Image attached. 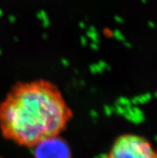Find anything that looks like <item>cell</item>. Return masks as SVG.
<instances>
[{
    "mask_svg": "<svg viewBox=\"0 0 157 158\" xmlns=\"http://www.w3.org/2000/svg\"><path fill=\"white\" fill-rule=\"evenodd\" d=\"M73 112L60 89L49 80L18 82L0 103V130L6 140L34 148L60 136Z\"/></svg>",
    "mask_w": 157,
    "mask_h": 158,
    "instance_id": "obj_1",
    "label": "cell"
},
{
    "mask_svg": "<svg viewBox=\"0 0 157 158\" xmlns=\"http://www.w3.org/2000/svg\"><path fill=\"white\" fill-rule=\"evenodd\" d=\"M103 158H157V147L134 133H124L114 140Z\"/></svg>",
    "mask_w": 157,
    "mask_h": 158,
    "instance_id": "obj_2",
    "label": "cell"
},
{
    "mask_svg": "<svg viewBox=\"0 0 157 158\" xmlns=\"http://www.w3.org/2000/svg\"><path fill=\"white\" fill-rule=\"evenodd\" d=\"M34 148L35 158H72L68 144L60 135L43 140Z\"/></svg>",
    "mask_w": 157,
    "mask_h": 158,
    "instance_id": "obj_3",
    "label": "cell"
}]
</instances>
